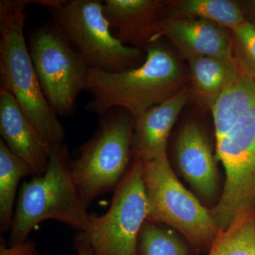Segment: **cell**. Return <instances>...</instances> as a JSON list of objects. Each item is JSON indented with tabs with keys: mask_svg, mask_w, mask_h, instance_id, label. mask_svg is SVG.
Instances as JSON below:
<instances>
[{
	"mask_svg": "<svg viewBox=\"0 0 255 255\" xmlns=\"http://www.w3.org/2000/svg\"><path fill=\"white\" fill-rule=\"evenodd\" d=\"M185 75L173 53L158 41L147 46L145 60L135 68L110 73L90 69L87 110L97 114L122 109L137 119L184 88Z\"/></svg>",
	"mask_w": 255,
	"mask_h": 255,
	"instance_id": "obj_2",
	"label": "cell"
},
{
	"mask_svg": "<svg viewBox=\"0 0 255 255\" xmlns=\"http://www.w3.org/2000/svg\"><path fill=\"white\" fill-rule=\"evenodd\" d=\"M169 18H199L232 30L247 21L241 4L230 0H185L174 4Z\"/></svg>",
	"mask_w": 255,
	"mask_h": 255,
	"instance_id": "obj_17",
	"label": "cell"
},
{
	"mask_svg": "<svg viewBox=\"0 0 255 255\" xmlns=\"http://www.w3.org/2000/svg\"><path fill=\"white\" fill-rule=\"evenodd\" d=\"M230 32L233 56L240 73L255 82V25L247 20Z\"/></svg>",
	"mask_w": 255,
	"mask_h": 255,
	"instance_id": "obj_20",
	"label": "cell"
},
{
	"mask_svg": "<svg viewBox=\"0 0 255 255\" xmlns=\"http://www.w3.org/2000/svg\"><path fill=\"white\" fill-rule=\"evenodd\" d=\"M178 167L183 177L206 200L216 197L218 178L216 164L205 135L195 124H187L177 142Z\"/></svg>",
	"mask_w": 255,
	"mask_h": 255,
	"instance_id": "obj_14",
	"label": "cell"
},
{
	"mask_svg": "<svg viewBox=\"0 0 255 255\" xmlns=\"http://www.w3.org/2000/svg\"><path fill=\"white\" fill-rule=\"evenodd\" d=\"M142 162L147 222L168 225L198 249H209L220 230L211 211L178 180L167 155Z\"/></svg>",
	"mask_w": 255,
	"mask_h": 255,
	"instance_id": "obj_7",
	"label": "cell"
},
{
	"mask_svg": "<svg viewBox=\"0 0 255 255\" xmlns=\"http://www.w3.org/2000/svg\"><path fill=\"white\" fill-rule=\"evenodd\" d=\"M137 255H188V250L173 231L147 221L139 237Z\"/></svg>",
	"mask_w": 255,
	"mask_h": 255,
	"instance_id": "obj_19",
	"label": "cell"
},
{
	"mask_svg": "<svg viewBox=\"0 0 255 255\" xmlns=\"http://www.w3.org/2000/svg\"><path fill=\"white\" fill-rule=\"evenodd\" d=\"M65 144L54 145L48 169L23 182L18 194L8 246L27 241L31 231L46 220L60 221L87 231L93 216L89 214L75 186Z\"/></svg>",
	"mask_w": 255,
	"mask_h": 255,
	"instance_id": "obj_4",
	"label": "cell"
},
{
	"mask_svg": "<svg viewBox=\"0 0 255 255\" xmlns=\"http://www.w3.org/2000/svg\"><path fill=\"white\" fill-rule=\"evenodd\" d=\"M148 216L142 162L138 157L114 189L108 211L93 216L91 226L78 234L92 255H137L139 237Z\"/></svg>",
	"mask_w": 255,
	"mask_h": 255,
	"instance_id": "obj_9",
	"label": "cell"
},
{
	"mask_svg": "<svg viewBox=\"0 0 255 255\" xmlns=\"http://www.w3.org/2000/svg\"><path fill=\"white\" fill-rule=\"evenodd\" d=\"M31 1H0V76L37 128L52 145L63 144L65 130L47 100L24 36L26 8Z\"/></svg>",
	"mask_w": 255,
	"mask_h": 255,
	"instance_id": "obj_3",
	"label": "cell"
},
{
	"mask_svg": "<svg viewBox=\"0 0 255 255\" xmlns=\"http://www.w3.org/2000/svg\"><path fill=\"white\" fill-rule=\"evenodd\" d=\"M74 248L78 253V255H92V250L90 246L78 233L75 237Z\"/></svg>",
	"mask_w": 255,
	"mask_h": 255,
	"instance_id": "obj_22",
	"label": "cell"
},
{
	"mask_svg": "<svg viewBox=\"0 0 255 255\" xmlns=\"http://www.w3.org/2000/svg\"><path fill=\"white\" fill-rule=\"evenodd\" d=\"M30 57L43 93L58 115H70L90 72L85 60L54 22L28 33Z\"/></svg>",
	"mask_w": 255,
	"mask_h": 255,
	"instance_id": "obj_8",
	"label": "cell"
},
{
	"mask_svg": "<svg viewBox=\"0 0 255 255\" xmlns=\"http://www.w3.org/2000/svg\"><path fill=\"white\" fill-rule=\"evenodd\" d=\"M167 4L158 0H106L104 11L119 41L137 48L150 44L164 19Z\"/></svg>",
	"mask_w": 255,
	"mask_h": 255,
	"instance_id": "obj_12",
	"label": "cell"
},
{
	"mask_svg": "<svg viewBox=\"0 0 255 255\" xmlns=\"http://www.w3.org/2000/svg\"><path fill=\"white\" fill-rule=\"evenodd\" d=\"M0 133L6 147L29 166L33 175L45 173L53 146L28 118L12 94L1 87Z\"/></svg>",
	"mask_w": 255,
	"mask_h": 255,
	"instance_id": "obj_10",
	"label": "cell"
},
{
	"mask_svg": "<svg viewBox=\"0 0 255 255\" xmlns=\"http://www.w3.org/2000/svg\"><path fill=\"white\" fill-rule=\"evenodd\" d=\"M53 22L80 53L90 69L110 73L138 66L140 48L124 45L114 34L98 0H40Z\"/></svg>",
	"mask_w": 255,
	"mask_h": 255,
	"instance_id": "obj_5",
	"label": "cell"
},
{
	"mask_svg": "<svg viewBox=\"0 0 255 255\" xmlns=\"http://www.w3.org/2000/svg\"><path fill=\"white\" fill-rule=\"evenodd\" d=\"M208 255H255V215H241L219 230Z\"/></svg>",
	"mask_w": 255,
	"mask_h": 255,
	"instance_id": "obj_18",
	"label": "cell"
},
{
	"mask_svg": "<svg viewBox=\"0 0 255 255\" xmlns=\"http://www.w3.org/2000/svg\"><path fill=\"white\" fill-rule=\"evenodd\" d=\"M190 94V89L185 87L173 97L135 119L134 157L145 162L167 155L169 133Z\"/></svg>",
	"mask_w": 255,
	"mask_h": 255,
	"instance_id": "obj_13",
	"label": "cell"
},
{
	"mask_svg": "<svg viewBox=\"0 0 255 255\" xmlns=\"http://www.w3.org/2000/svg\"><path fill=\"white\" fill-rule=\"evenodd\" d=\"M167 37L184 58L215 57L234 60L231 32L216 23L199 18H164L150 43Z\"/></svg>",
	"mask_w": 255,
	"mask_h": 255,
	"instance_id": "obj_11",
	"label": "cell"
},
{
	"mask_svg": "<svg viewBox=\"0 0 255 255\" xmlns=\"http://www.w3.org/2000/svg\"><path fill=\"white\" fill-rule=\"evenodd\" d=\"M95 135L80 147L70 162L75 186L85 207L99 196L114 191L129 169L133 154L135 119L127 111L102 114Z\"/></svg>",
	"mask_w": 255,
	"mask_h": 255,
	"instance_id": "obj_6",
	"label": "cell"
},
{
	"mask_svg": "<svg viewBox=\"0 0 255 255\" xmlns=\"http://www.w3.org/2000/svg\"><path fill=\"white\" fill-rule=\"evenodd\" d=\"M33 175L29 166L9 150L0 139V231L10 232L14 219L15 196L22 178Z\"/></svg>",
	"mask_w": 255,
	"mask_h": 255,
	"instance_id": "obj_16",
	"label": "cell"
},
{
	"mask_svg": "<svg viewBox=\"0 0 255 255\" xmlns=\"http://www.w3.org/2000/svg\"><path fill=\"white\" fill-rule=\"evenodd\" d=\"M187 60L194 95L203 107L211 110L223 92L241 75L235 60L194 56Z\"/></svg>",
	"mask_w": 255,
	"mask_h": 255,
	"instance_id": "obj_15",
	"label": "cell"
},
{
	"mask_svg": "<svg viewBox=\"0 0 255 255\" xmlns=\"http://www.w3.org/2000/svg\"><path fill=\"white\" fill-rule=\"evenodd\" d=\"M0 255H39L36 248V243L33 240H27L23 243L6 246L1 243Z\"/></svg>",
	"mask_w": 255,
	"mask_h": 255,
	"instance_id": "obj_21",
	"label": "cell"
},
{
	"mask_svg": "<svg viewBox=\"0 0 255 255\" xmlns=\"http://www.w3.org/2000/svg\"><path fill=\"white\" fill-rule=\"evenodd\" d=\"M216 157L226 182L211 212L220 230L244 214L255 215V82L241 75L211 109Z\"/></svg>",
	"mask_w": 255,
	"mask_h": 255,
	"instance_id": "obj_1",
	"label": "cell"
},
{
	"mask_svg": "<svg viewBox=\"0 0 255 255\" xmlns=\"http://www.w3.org/2000/svg\"><path fill=\"white\" fill-rule=\"evenodd\" d=\"M245 4L246 5V8L251 11L252 16H254V17H255V0L247 1V3H245Z\"/></svg>",
	"mask_w": 255,
	"mask_h": 255,
	"instance_id": "obj_23",
	"label": "cell"
}]
</instances>
